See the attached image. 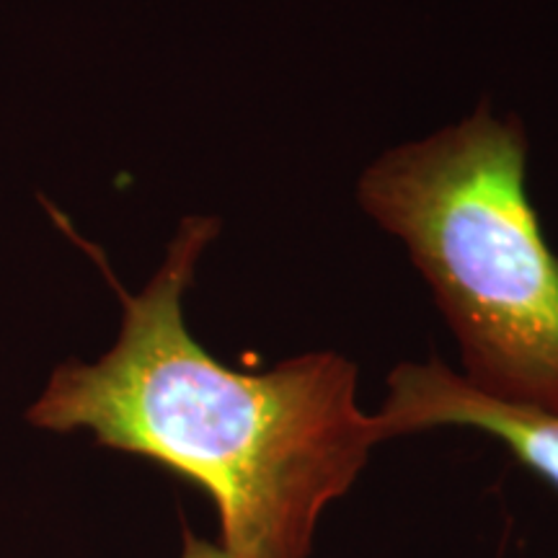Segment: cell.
<instances>
[{
    "mask_svg": "<svg viewBox=\"0 0 558 558\" xmlns=\"http://www.w3.org/2000/svg\"><path fill=\"white\" fill-rule=\"evenodd\" d=\"M220 220L192 215L140 292H124L114 347L68 362L29 409L50 432H90L197 484L215 501L230 558H308L320 514L383 442L357 401V365L331 349L267 373L222 365L192 337L184 295Z\"/></svg>",
    "mask_w": 558,
    "mask_h": 558,
    "instance_id": "cell-1",
    "label": "cell"
},
{
    "mask_svg": "<svg viewBox=\"0 0 558 558\" xmlns=\"http://www.w3.org/2000/svg\"><path fill=\"white\" fill-rule=\"evenodd\" d=\"M357 205L407 246L488 399L558 414V256L527 197V132L481 101L365 166Z\"/></svg>",
    "mask_w": 558,
    "mask_h": 558,
    "instance_id": "cell-2",
    "label": "cell"
},
{
    "mask_svg": "<svg viewBox=\"0 0 558 558\" xmlns=\"http://www.w3.org/2000/svg\"><path fill=\"white\" fill-rule=\"evenodd\" d=\"M375 418L383 442L437 427L478 429L558 488V414L488 399L439 360L390 369L386 403Z\"/></svg>",
    "mask_w": 558,
    "mask_h": 558,
    "instance_id": "cell-3",
    "label": "cell"
},
{
    "mask_svg": "<svg viewBox=\"0 0 558 558\" xmlns=\"http://www.w3.org/2000/svg\"><path fill=\"white\" fill-rule=\"evenodd\" d=\"M181 558H230V556L220 546H215V543H207V541L197 538L194 533H186L184 535V556Z\"/></svg>",
    "mask_w": 558,
    "mask_h": 558,
    "instance_id": "cell-4",
    "label": "cell"
}]
</instances>
